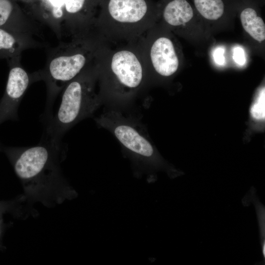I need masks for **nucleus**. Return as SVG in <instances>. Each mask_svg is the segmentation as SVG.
Returning <instances> with one entry per match:
<instances>
[{"label":"nucleus","instance_id":"nucleus-17","mask_svg":"<svg viewBox=\"0 0 265 265\" xmlns=\"http://www.w3.org/2000/svg\"><path fill=\"white\" fill-rule=\"evenodd\" d=\"M224 50L222 48L216 49L213 53V58L216 63L219 65L223 64L224 62Z\"/></svg>","mask_w":265,"mask_h":265},{"label":"nucleus","instance_id":"nucleus-16","mask_svg":"<svg viewBox=\"0 0 265 265\" xmlns=\"http://www.w3.org/2000/svg\"><path fill=\"white\" fill-rule=\"evenodd\" d=\"M233 58L238 64L243 65L245 62L243 50L240 47L236 48L234 50Z\"/></svg>","mask_w":265,"mask_h":265},{"label":"nucleus","instance_id":"nucleus-14","mask_svg":"<svg viewBox=\"0 0 265 265\" xmlns=\"http://www.w3.org/2000/svg\"><path fill=\"white\" fill-rule=\"evenodd\" d=\"M251 113L253 116L257 119L265 118V92H262L257 102L251 108Z\"/></svg>","mask_w":265,"mask_h":265},{"label":"nucleus","instance_id":"nucleus-5","mask_svg":"<svg viewBox=\"0 0 265 265\" xmlns=\"http://www.w3.org/2000/svg\"><path fill=\"white\" fill-rule=\"evenodd\" d=\"M21 57L7 60L9 65L7 81L0 105V123L15 119L22 99L31 81V75L20 63Z\"/></svg>","mask_w":265,"mask_h":265},{"label":"nucleus","instance_id":"nucleus-6","mask_svg":"<svg viewBox=\"0 0 265 265\" xmlns=\"http://www.w3.org/2000/svg\"><path fill=\"white\" fill-rule=\"evenodd\" d=\"M111 68L117 80L130 89L137 87L143 78L140 63L132 53L121 51L115 53L112 58Z\"/></svg>","mask_w":265,"mask_h":265},{"label":"nucleus","instance_id":"nucleus-3","mask_svg":"<svg viewBox=\"0 0 265 265\" xmlns=\"http://www.w3.org/2000/svg\"><path fill=\"white\" fill-rule=\"evenodd\" d=\"M85 63L83 54H71L61 43L50 53L45 68L30 75L31 81H45L50 105L58 93L78 75Z\"/></svg>","mask_w":265,"mask_h":265},{"label":"nucleus","instance_id":"nucleus-13","mask_svg":"<svg viewBox=\"0 0 265 265\" xmlns=\"http://www.w3.org/2000/svg\"><path fill=\"white\" fill-rule=\"evenodd\" d=\"M195 7L205 18L216 20L220 18L224 12L222 0H193Z\"/></svg>","mask_w":265,"mask_h":265},{"label":"nucleus","instance_id":"nucleus-7","mask_svg":"<svg viewBox=\"0 0 265 265\" xmlns=\"http://www.w3.org/2000/svg\"><path fill=\"white\" fill-rule=\"evenodd\" d=\"M0 27L31 37L38 31L36 21L17 9L10 0H0Z\"/></svg>","mask_w":265,"mask_h":265},{"label":"nucleus","instance_id":"nucleus-18","mask_svg":"<svg viewBox=\"0 0 265 265\" xmlns=\"http://www.w3.org/2000/svg\"><path fill=\"white\" fill-rule=\"evenodd\" d=\"M48 1L49 4L51 5V9L50 15L46 22V23H47L49 19V17L52 10L54 8H60L63 10V7H64L65 2V0H48Z\"/></svg>","mask_w":265,"mask_h":265},{"label":"nucleus","instance_id":"nucleus-4","mask_svg":"<svg viewBox=\"0 0 265 265\" xmlns=\"http://www.w3.org/2000/svg\"><path fill=\"white\" fill-rule=\"evenodd\" d=\"M60 148V141L47 137L35 146L14 148L11 153L15 173L24 181L38 177L51 166L53 158Z\"/></svg>","mask_w":265,"mask_h":265},{"label":"nucleus","instance_id":"nucleus-11","mask_svg":"<svg viewBox=\"0 0 265 265\" xmlns=\"http://www.w3.org/2000/svg\"><path fill=\"white\" fill-rule=\"evenodd\" d=\"M193 16V11L186 0H173L165 7L163 17L172 26H180L189 21Z\"/></svg>","mask_w":265,"mask_h":265},{"label":"nucleus","instance_id":"nucleus-2","mask_svg":"<svg viewBox=\"0 0 265 265\" xmlns=\"http://www.w3.org/2000/svg\"><path fill=\"white\" fill-rule=\"evenodd\" d=\"M95 121L113 134L126 153L136 163L145 167L153 161L154 148L144 126L135 118L114 109L104 112Z\"/></svg>","mask_w":265,"mask_h":265},{"label":"nucleus","instance_id":"nucleus-12","mask_svg":"<svg viewBox=\"0 0 265 265\" xmlns=\"http://www.w3.org/2000/svg\"><path fill=\"white\" fill-rule=\"evenodd\" d=\"M244 29L255 40L262 42L265 39V25L255 9L251 7L244 9L240 15Z\"/></svg>","mask_w":265,"mask_h":265},{"label":"nucleus","instance_id":"nucleus-8","mask_svg":"<svg viewBox=\"0 0 265 265\" xmlns=\"http://www.w3.org/2000/svg\"><path fill=\"white\" fill-rule=\"evenodd\" d=\"M150 55L154 69L160 75L170 76L177 70L179 60L169 39L166 37L158 39L152 46Z\"/></svg>","mask_w":265,"mask_h":265},{"label":"nucleus","instance_id":"nucleus-15","mask_svg":"<svg viewBox=\"0 0 265 265\" xmlns=\"http://www.w3.org/2000/svg\"><path fill=\"white\" fill-rule=\"evenodd\" d=\"M85 0H65V9L69 14H76L83 8Z\"/></svg>","mask_w":265,"mask_h":265},{"label":"nucleus","instance_id":"nucleus-1","mask_svg":"<svg viewBox=\"0 0 265 265\" xmlns=\"http://www.w3.org/2000/svg\"><path fill=\"white\" fill-rule=\"evenodd\" d=\"M89 80L74 79L65 87L58 111L47 131V137L59 140L79 122L91 116L101 105L93 94Z\"/></svg>","mask_w":265,"mask_h":265},{"label":"nucleus","instance_id":"nucleus-10","mask_svg":"<svg viewBox=\"0 0 265 265\" xmlns=\"http://www.w3.org/2000/svg\"><path fill=\"white\" fill-rule=\"evenodd\" d=\"M108 8L114 20L122 23H135L144 16L147 5L144 0H110Z\"/></svg>","mask_w":265,"mask_h":265},{"label":"nucleus","instance_id":"nucleus-9","mask_svg":"<svg viewBox=\"0 0 265 265\" xmlns=\"http://www.w3.org/2000/svg\"><path fill=\"white\" fill-rule=\"evenodd\" d=\"M39 45L33 37L0 27V58L21 57L24 50Z\"/></svg>","mask_w":265,"mask_h":265},{"label":"nucleus","instance_id":"nucleus-19","mask_svg":"<svg viewBox=\"0 0 265 265\" xmlns=\"http://www.w3.org/2000/svg\"><path fill=\"white\" fill-rule=\"evenodd\" d=\"M1 226H0V234H1Z\"/></svg>","mask_w":265,"mask_h":265}]
</instances>
